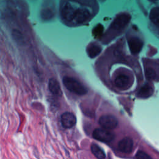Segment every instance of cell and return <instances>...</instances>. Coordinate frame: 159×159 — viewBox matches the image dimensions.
<instances>
[{
  "mask_svg": "<svg viewBox=\"0 0 159 159\" xmlns=\"http://www.w3.org/2000/svg\"><path fill=\"white\" fill-rule=\"evenodd\" d=\"M63 83L68 90L76 94L84 95L88 92L87 89L82 83L72 77L65 76L63 78Z\"/></svg>",
  "mask_w": 159,
  "mask_h": 159,
  "instance_id": "obj_1",
  "label": "cell"
},
{
  "mask_svg": "<svg viewBox=\"0 0 159 159\" xmlns=\"http://www.w3.org/2000/svg\"><path fill=\"white\" fill-rule=\"evenodd\" d=\"M130 20V16L128 14L123 13L117 16L109 27V32H111V34L120 32L128 24Z\"/></svg>",
  "mask_w": 159,
  "mask_h": 159,
  "instance_id": "obj_2",
  "label": "cell"
},
{
  "mask_svg": "<svg viewBox=\"0 0 159 159\" xmlns=\"http://www.w3.org/2000/svg\"><path fill=\"white\" fill-rule=\"evenodd\" d=\"M133 83V78L126 73H119L114 79V84L120 89L125 90L129 89Z\"/></svg>",
  "mask_w": 159,
  "mask_h": 159,
  "instance_id": "obj_3",
  "label": "cell"
},
{
  "mask_svg": "<svg viewBox=\"0 0 159 159\" xmlns=\"http://www.w3.org/2000/svg\"><path fill=\"white\" fill-rule=\"evenodd\" d=\"M78 6L73 2L70 1L65 2L61 10V14L62 17L66 22H71L74 20L75 14Z\"/></svg>",
  "mask_w": 159,
  "mask_h": 159,
  "instance_id": "obj_4",
  "label": "cell"
},
{
  "mask_svg": "<svg viewBox=\"0 0 159 159\" xmlns=\"http://www.w3.org/2000/svg\"><path fill=\"white\" fill-rule=\"evenodd\" d=\"M93 137L97 140L103 142H109L114 138V134L106 129L97 128L93 132Z\"/></svg>",
  "mask_w": 159,
  "mask_h": 159,
  "instance_id": "obj_5",
  "label": "cell"
},
{
  "mask_svg": "<svg viewBox=\"0 0 159 159\" xmlns=\"http://www.w3.org/2000/svg\"><path fill=\"white\" fill-rule=\"evenodd\" d=\"M99 125L106 129H113L118 124L117 118L112 115H104L99 119Z\"/></svg>",
  "mask_w": 159,
  "mask_h": 159,
  "instance_id": "obj_6",
  "label": "cell"
},
{
  "mask_svg": "<svg viewBox=\"0 0 159 159\" xmlns=\"http://www.w3.org/2000/svg\"><path fill=\"white\" fill-rule=\"evenodd\" d=\"M90 11L84 7H78L74 17V21L76 23H83L88 21L91 17Z\"/></svg>",
  "mask_w": 159,
  "mask_h": 159,
  "instance_id": "obj_7",
  "label": "cell"
},
{
  "mask_svg": "<svg viewBox=\"0 0 159 159\" xmlns=\"http://www.w3.org/2000/svg\"><path fill=\"white\" fill-rule=\"evenodd\" d=\"M76 122V117L71 112H66L61 116V122L65 128H71L75 125Z\"/></svg>",
  "mask_w": 159,
  "mask_h": 159,
  "instance_id": "obj_8",
  "label": "cell"
},
{
  "mask_svg": "<svg viewBox=\"0 0 159 159\" xmlns=\"http://www.w3.org/2000/svg\"><path fill=\"white\" fill-rule=\"evenodd\" d=\"M134 142L131 138L125 137L120 140L117 144L118 149L123 153H130L133 148Z\"/></svg>",
  "mask_w": 159,
  "mask_h": 159,
  "instance_id": "obj_9",
  "label": "cell"
},
{
  "mask_svg": "<svg viewBox=\"0 0 159 159\" xmlns=\"http://www.w3.org/2000/svg\"><path fill=\"white\" fill-rule=\"evenodd\" d=\"M143 43L142 40L137 37H131L129 40V46L132 54H137L142 49Z\"/></svg>",
  "mask_w": 159,
  "mask_h": 159,
  "instance_id": "obj_10",
  "label": "cell"
},
{
  "mask_svg": "<svg viewBox=\"0 0 159 159\" xmlns=\"http://www.w3.org/2000/svg\"><path fill=\"white\" fill-rule=\"evenodd\" d=\"M153 93V88L148 84L142 86L139 90L137 96L140 98H147L150 97Z\"/></svg>",
  "mask_w": 159,
  "mask_h": 159,
  "instance_id": "obj_11",
  "label": "cell"
},
{
  "mask_svg": "<svg viewBox=\"0 0 159 159\" xmlns=\"http://www.w3.org/2000/svg\"><path fill=\"white\" fill-rule=\"evenodd\" d=\"M48 88L52 94L57 96L61 95V90L57 80L54 78L50 79L48 82Z\"/></svg>",
  "mask_w": 159,
  "mask_h": 159,
  "instance_id": "obj_12",
  "label": "cell"
},
{
  "mask_svg": "<svg viewBox=\"0 0 159 159\" xmlns=\"http://www.w3.org/2000/svg\"><path fill=\"white\" fill-rule=\"evenodd\" d=\"M102 48L98 44L91 43L88 45L86 52L88 56L91 58H94L98 56L101 52Z\"/></svg>",
  "mask_w": 159,
  "mask_h": 159,
  "instance_id": "obj_13",
  "label": "cell"
},
{
  "mask_svg": "<svg viewBox=\"0 0 159 159\" xmlns=\"http://www.w3.org/2000/svg\"><path fill=\"white\" fill-rule=\"evenodd\" d=\"M91 150L93 154L98 159H104L105 158L106 155H105L104 151L98 145H96L95 143H93L91 145Z\"/></svg>",
  "mask_w": 159,
  "mask_h": 159,
  "instance_id": "obj_14",
  "label": "cell"
},
{
  "mask_svg": "<svg viewBox=\"0 0 159 159\" xmlns=\"http://www.w3.org/2000/svg\"><path fill=\"white\" fill-rule=\"evenodd\" d=\"M150 19L154 24L159 26V7H154L151 10Z\"/></svg>",
  "mask_w": 159,
  "mask_h": 159,
  "instance_id": "obj_15",
  "label": "cell"
},
{
  "mask_svg": "<svg viewBox=\"0 0 159 159\" xmlns=\"http://www.w3.org/2000/svg\"><path fill=\"white\" fill-rule=\"evenodd\" d=\"M145 76L148 80H155L156 78L155 70L152 67H147L145 68Z\"/></svg>",
  "mask_w": 159,
  "mask_h": 159,
  "instance_id": "obj_16",
  "label": "cell"
},
{
  "mask_svg": "<svg viewBox=\"0 0 159 159\" xmlns=\"http://www.w3.org/2000/svg\"><path fill=\"white\" fill-rule=\"evenodd\" d=\"M12 37H14V40L17 42L18 43H22L24 42V37L21 33L17 30H14L12 31Z\"/></svg>",
  "mask_w": 159,
  "mask_h": 159,
  "instance_id": "obj_17",
  "label": "cell"
},
{
  "mask_svg": "<svg viewBox=\"0 0 159 159\" xmlns=\"http://www.w3.org/2000/svg\"><path fill=\"white\" fill-rule=\"evenodd\" d=\"M136 159H152L147 153L143 151H138L135 155Z\"/></svg>",
  "mask_w": 159,
  "mask_h": 159,
  "instance_id": "obj_18",
  "label": "cell"
},
{
  "mask_svg": "<svg viewBox=\"0 0 159 159\" xmlns=\"http://www.w3.org/2000/svg\"><path fill=\"white\" fill-rule=\"evenodd\" d=\"M53 13L52 12L48 9H45L43 11H42V17H43L44 19H50L51 17H52Z\"/></svg>",
  "mask_w": 159,
  "mask_h": 159,
  "instance_id": "obj_19",
  "label": "cell"
},
{
  "mask_svg": "<svg viewBox=\"0 0 159 159\" xmlns=\"http://www.w3.org/2000/svg\"><path fill=\"white\" fill-rule=\"evenodd\" d=\"M150 1H156V0H150Z\"/></svg>",
  "mask_w": 159,
  "mask_h": 159,
  "instance_id": "obj_20",
  "label": "cell"
},
{
  "mask_svg": "<svg viewBox=\"0 0 159 159\" xmlns=\"http://www.w3.org/2000/svg\"><path fill=\"white\" fill-rule=\"evenodd\" d=\"M101 1H104V0H101Z\"/></svg>",
  "mask_w": 159,
  "mask_h": 159,
  "instance_id": "obj_21",
  "label": "cell"
}]
</instances>
